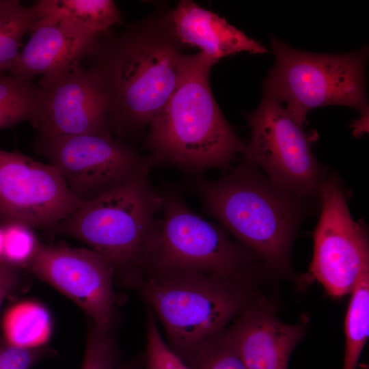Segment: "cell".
<instances>
[{
	"mask_svg": "<svg viewBox=\"0 0 369 369\" xmlns=\"http://www.w3.org/2000/svg\"><path fill=\"white\" fill-rule=\"evenodd\" d=\"M184 55L169 40L135 29L95 40L81 66L104 95L111 135L128 137L150 126L177 86Z\"/></svg>",
	"mask_w": 369,
	"mask_h": 369,
	"instance_id": "6da1fadb",
	"label": "cell"
},
{
	"mask_svg": "<svg viewBox=\"0 0 369 369\" xmlns=\"http://www.w3.org/2000/svg\"><path fill=\"white\" fill-rule=\"evenodd\" d=\"M194 184L206 211L236 241L269 269L289 271L293 242L312 200L279 188L245 160L217 180Z\"/></svg>",
	"mask_w": 369,
	"mask_h": 369,
	"instance_id": "7a4b0ae2",
	"label": "cell"
},
{
	"mask_svg": "<svg viewBox=\"0 0 369 369\" xmlns=\"http://www.w3.org/2000/svg\"><path fill=\"white\" fill-rule=\"evenodd\" d=\"M216 62L202 52L184 55L177 86L149 126L152 166L197 174L226 169L245 152L210 87L209 72Z\"/></svg>",
	"mask_w": 369,
	"mask_h": 369,
	"instance_id": "3957f363",
	"label": "cell"
},
{
	"mask_svg": "<svg viewBox=\"0 0 369 369\" xmlns=\"http://www.w3.org/2000/svg\"><path fill=\"white\" fill-rule=\"evenodd\" d=\"M136 286L187 364L253 301L247 282L195 271L144 275Z\"/></svg>",
	"mask_w": 369,
	"mask_h": 369,
	"instance_id": "277c9868",
	"label": "cell"
},
{
	"mask_svg": "<svg viewBox=\"0 0 369 369\" xmlns=\"http://www.w3.org/2000/svg\"><path fill=\"white\" fill-rule=\"evenodd\" d=\"M148 176L118 185L83 203L53 228L78 239L109 262L115 275L135 285L153 240L163 194Z\"/></svg>",
	"mask_w": 369,
	"mask_h": 369,
	"instance_id": "5b68a950",
	"label": "cell"
},
{
	"mask_svg": "<svg viewBox=\"0 0 369 369\" xmlns=\"http://www.w3.org/2000/svg\"><path fill=\"white\" fill-rule=\"evenodd\" d=\"M159 214L141 277L195 271L248 282L259 260L221 226L195 214L172 192L163 194Z\"/></svg>",
	"mask_w": 369,
	"mask_h": 369,
	"instance_id": "8992f818",
	"label": "cell"
},
{
	"mask_svg": "<svg viewBox=\"0 0 369 369\" xmlns=\"http://www.w3.org/2000/svg\"><path fill=\"white\" fill-rule=\"evenodd\" d=\"M275 64L264 91L280 100L303 126L312 109L329 105L354 108L368 115L365 68L368 49L343 54H320L292 49L275 38Z\"/></svg>",
	"mask_w": 369,
	"mask_h": 369,
	"instance_id": "52a82bcc",
	"label": "cell"
},
{
	"mask_svg": "<svg viewBox=\"0 0 369 369\" xmlns=\"http://www.w3.org/2000/svg\"><path fill=\"white\" fill-rule=\"evenodd\" d=\"M247 119L250 139L244 160L262 169L279 188L304 199L319 200L329 173L314 154L303 126L283 103L264 91L259 107Z\"/></svg>",
	"mask_w": 369,
	"mask_h": 369,
	"instance_id": "ba28073f",
	"label": "cell"
},
{
	"mask_svg": "<svg viewBox=\"0 0 369 369\" xmlns=\"http://www.w3.org/2000/svg\"><path fill=\"white\" fill-rule=\"evenodd\" d=\"M33 147L59 172L81 202L133 179L148 176L152 163L109 133L67 137L37 135Z\"/></svg>",
	"mask_w": 369,
	"mask_h": 369,
	"instance_id": "9c48e42d",
	"label": "cell"
},
{
	"mask_svg": "<svg viewBox=\"0 0 369 369\" xmlns=\"http://www.w3.org/2000/svg\"><path fill=\"white\" fill-rule=\"evenodd\" d=\"M346 195L338 176L329 174L320 191L321 210L310 266L312 276L336 297L351 293L369 270L367 228L364 222L353 219Z\"/></svg>",
	"mask_w": 369,
	"mask_h": 369,
	"instance_id": "30bf717a",
	"label": "cell"
},
{
	"mask_svg": "<svg viewBox=\"0 0 369 369\" xmlns=\"http://www.w3.org/2000/svg\"><path fill=\"white\" fill-rule=\"evenodd\" d=\"M82 204L53 165L0 149L1 222L53 228Z\"/></svg>",
	"mask_w": 369,
	"mask_h": 369,
	"instance_id": "8fae6325",
	"label": "cell"
},
{
	"mask_svg": "<svg viewBox=\"0 0 369 369\" xmlns=\"http://www.w3.org/2000/svg\"><path fill=\"white\" fill-rule=\"evenodd\" d=\"M38 277L75 302L102 331L116 320L111 265L90 248L41 243L27 266Z\"/></svg>",
	"mask_w": 369,
	"mask_h": 369,
	"instance_id": "7c38bea8",
	"label": "cell"
},
{
	"mask_svg": "<svg viewBox=\"0 0 369 369\" xmlns=\"http://www.w3.org/2000/svg\"><path fill=\"white\" fill-rule=\"evenodd\" d=\"M38 85L39 107L31 123L38 135L67 137L109 133L106 100L81 64L60 76L40 78Z\"/></svg>",
	"mask_w": 369,
	"mask_h": 369,
	"instance_id": "4fadbf2b",
	"label": "cell"
},
{
	"mask_svg": "<svg viewBox=\"0 0 369 369\" xmlns=\"http://www.w3.org/2000/svg\"><path fill=\"white\" fill-rule=\"evenodd\" d=\"M226 331L248 369H287L305 326L284 323L271 307L253 301Z\"/></svg>",
	"mask_w": 369,
	"mask_h": 369,
	"instance_id": "5bb4252c",
	"label": "cell"
},
{
	"mask_svg": "<svg viewBox=\"0 0 369 369\" xmlns=\"http://www.w3.org/2000/svg\"><path fill=\"white\" fill-rule=\"evenodd\" d=\"M30 33L8 70L10 74L29 80L38 75L56 77L79 66L96 40L45 19H36Z\"/></svg>",
	"mask_w": 369,
	"mask_h": 369,
	"instance_id": "9a60e30c",
	"label": "cell"
},
{
	"mask_svg": "<svg viewBox=\"0 0 369 369\" xmlns=\"http://www.w3.org/2000/svg\"><path fill=\"white\" fill-rule=\"evenodd\" d=\"M174 33L184 44L197 46L217 62L241 52L261 54L264 46L229 24L224 18L190 0L180 1L170 15Z\"/></svg>",
	"mask_w": 369,
	"mask_h": 369,
	"instance_id": "2e32d148",
	"label": "cell"
},
{
	"mask_svg": "<svg viewBox=\"0 0 369 369\" xmlns=\"http://www.w3.org/2000/svg\"><path fill=\"white\" fill-rule=\"evenodd\" d=\"M34 5L36 19L58 23L95 39L120 19L119 10L111 0H40Z\"/></svg>",
	"mask_w": 369,
	"mask_h": 369,
	"instance_id": "e0dca14e",
	"label": "cell"
},
{
	"mask_svg": "<svg viewBox=\"0 0 369 369\" xmlns=\"http://www.w3.org/2000/svg\"><path fill=\"white\" fill-rule=\"evenodd\" d=\"M345 322V351L342 369H356L369 334V270L351 292Z\"/></svg>",
	"mask_w": 369,
	"mask_h": 369,
	"instance_id": "ac0fdd59",
	"label": "cell"
},
{
	"mask_svg": "<svg viewBox=\"0 0 369 369\" xmlns=\"http://www.w3.org/2000/svg\"><path fill=\"white\" fill-rule=\"evenodd\" d=\"M40 90L33 80L12 74L0 75V130L35 120Z\"/></svg>",
	"mask_w": 369,
	"mask_h": 369,
	"instance_id": "d6986e66",
	"label": "cell"
},
{
	"mask_svg": "<svg viewBox=\"0 0 369 369\" xmlns=\"http://www.w3.org/2000/svg\"><path fill=\"white\" fill-rule=\"evenodd\" d=\"M35 5L17 0H0V72L10 70L19 54L24 36L36 21Z\"/></svg>",
	"mask_w": 369,
	"mask_h": 369,
	"instance_id": "ffe728a7",
	"label": "cell"
},
{
	"mask_svg": "<svg viewBox=\"0 0 369 369\" xmlns=\"http://www.w3.org/2000/svg\"><path fill=\"white\" fill-rule=\"evenodd\" d=\"M47 316L38 306L20 304L11 308L3 321L5 340L22 347H38L46 335Z\"/></svg>",
	"mask_w": 369,
	"mask_h": 369,
	"instance_id": "44dd1931",
	"label": "cell"
},
{
	"mask_svg": "<svg viewBox=\"0 0 369 369\" xmlns=\"http://www.w3.org/2000/svg\"><path fill=\"white\" fill-rule=\"evenodd\" d=\"M0 223L3 232L2 262L19 269L27 267L40 244L34 228L18 221Z\"/></svg>",
	"mask_w": 369,
	"mask_h": 369,
	"instance_id": "7402d4cb",
	"label": "cell"
},
{
	"mask_svg": "<svg viewBox=\"0 0 369 369\" xmlns=\"http://www.w3.org/2000/svg\"><path fill=\"white\" fill-rule=\"evenodd\" d=\"M188 365L193 369H248L226 329L205 345Z\"/></svg>",
	"mask_w": 369,
	"mask_h": 369,
	"instance_id": "603a6c76",
	"label": "cell"
},
{
	"mask_svg": "<svg viewBox=\"0 0 369 369\" xmlns=\"http://www.w3.org/2000/svg\"><path fill=\"white\" fill-rule=\"evenodd\" d=\"M148 310L145 368L193 369L170 348L163 338L154 315L149 308Z\"/></svg>",
	"mask_w": 369,
	"mask_h": 369,
	"instance_id": "cb8c5ba5",
	"label": "cell"
},
{
	"mask_svg": "<svg viewBox=\"0 0 369 369\" xmlns=\"http://www.w3.org/2000/svg\"><path fill=\"white\" fill-rule=\"evenodd\" d=\"M81 369H120L113 331L98 330L91 323Z\"/></svg>",
	"mask_w": 369,
	"mask_h": 369,
	"instance_id": "d4e9b609",
	"label": "cell"
},
{
	"mask_svg": "<svg viewBox=\"0 0 369 369\" xmlns=\"http://www.w3.org/2000/svg\"><path fill=\"white\" fill-rule=\"evenodd\" d=\"M53 351L44 346L22 347L0 341V369H30Z\"/></svg>",
	"mask_w": 369,
	"mask_h": 369,
	"instance_id": "484cf974",
	"label": "cell"
},
{
	"mask_svg": "<svg viewBox=\"0 0 369 369\" xmlns=\"http://www.w3.org/2000/svg\"><path fill=\"white\" fill-rule=\"evenodd\" d=\"M20 269L0 262V308L4 300L20 285Z\"/></svg>",
	"mask_w": 369,
	"mask_h": 369,
	"instance_id": "4316f807",
	"label": "cell"
},
{
	"mask_svg": "<svg viewBox=\"0 0 369 369\" xmlns=\"http://www.w3.org/2000/svg\"><path fill=\"white\" fill-rule=\"evenodd\" d=\"M144 366V355L126 364L120 366V369H142Z\"/></svg>",
	"mask_w": 369,
	"mask_h": 369,
	"instance_id": "83f0119b",
	"label": "cell"
},
{
	"mask_svg": "<svg viewBox=\"0 0 369 369\" xmlns=\"http://www.w3.org/2000/svg\"><path fill=\"white\" fill-rule=\"evenodd\" d=\"M3 247V232L2 226L0 223V262H2Z\"/></svg>",
	"mask_w": 369,
	"mask_h": 369,
	"instance_id": "f1b7e54d",
	"label": "cell"
}]
</instances>
